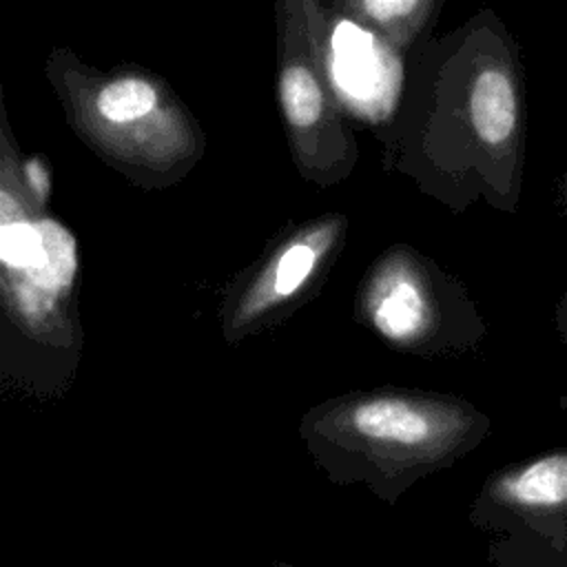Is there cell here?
I'll return each instance as SVG.
<instances>
[{
    "instance_id": "6da1fadb",
    "label": "cell",
    "mask_w": 567,
    "mask_h": 567,
    "mask_svg": "<svg viewBox=\"0 0 567 567\" xmlns=\"http://www.w3.org/2000/svg\"><path fill=\"white\" fill-rule=\"evenodd\" d=\"M348 425L361 441L443 458L478 443L489 423L467 403L385 396L357 403Z\"/></svg>"
},
{
    "instance_id": "7a4b0ae2",
    "label": "cell",
    "mask_w": 567,
    "mask_h": 567,
    "mask_svg": "<svg viewBox=\"0 0 567 567\" xmlns=\"http://www.w3.org/2000/svg\"><path fill=\"white\" fill-rule=\"evenodd\" d=\"M489 503L532 525H567V447L503 470L487 487Z\"/></svg>"
},
{
    "instance_id": "3957f363",
    "label": "cell",
    "mask_w": 567,
    "mask_h": 567,
    "mask_svg": "<svg viewBox=\"0 0 567 567\" xmlns=\"http://www.w3.org/2000/svg\"><path fill=\"white\" fill-rule=\"evenodd\" d=\"M323 246H328V237L323 233H317L310 239H297L290 246H286V250H281L272 261L268 275H264V279L257 281V288L250 297L252 310H259L272 303L275 299H286L292 292H297L315 270V264L323 252Z\"/></svg>"
},
{
    "instance_id": "277c9868",
    "label": "cell",
    "mask_w": 567,
    "mask_h": 567,
    "mask_svg": "<svg viewBox=\"0 0 567 567\" xmlns=\"http://www.w3.org/2000/svg\"><path fill=\"white\" fill-rule=\"evenodd\" d=\"M427 319H430V303L419 284L414 286L412 281H403V279L388 281L374 308V321L385 334L399 339V337L421 332Z\"/></svg>"
},
{
    "instance_id": "5b68a950",
    "label": "cell",
    "mask_w": 567,
    "mask_h": 567,
    "mask_svg": "<svg viewBox=\"0 0 567 567\" xmlns=\"http://www.w3.org/2000/svg\"><path fill=\"white\" fill-rule=\"evenodd\" d=\"M279 95H281L286 120L297 131H310L321 122L323 106H326L323 91L315 73L303 62L288 64L284 69L281 82H279Z\"/></svg>"
},
{
    "instance_id": "8992f818",
    "label": "cell",
    "mask_w": 567,
    "mask_h": 567,
    "mask_svg": "<svg viewBox=\"0 0 567 567\" xmlns=\"http://www.w3.org/2000/svg\"><path fill=\"white\" fill-rule=\"evenodd\" d=\"M35 226L40 233L42 257L29 277L44 290H64L75 275V241L58 221L42 219Z\"/></svg>"
},
{
    "instance_id": "52a82bcc",
    "label": "cell",
    "mask_w": 567,
    "mask_h": 567,
    "mask_svg": "<svg viewBox=\"0 0 567 567\" xmlns=\"http://www.w3.org/2000/svg\"><path fill=\"white\" fill-rule=\"evenodd\" d=\"M157 91L142 78H120L109 82L95 97L97 113L115 124L135 122L153 111Z\"/></svg>"
},
{
    "instance_id": "ba28073f",
    "label": "cell",
    "mask_w": 567,
    "mask_h": 567,
    "mask_svg": "<svg viewBox=\"0 0 567 567\" xmlns=\"http://www.w3.org/2000/svg\"><path fill=\"white\" fill-rule=\"evenodd\" d=\"M2 261L9 268H22L31 272L42 257L40 233L35 224L24 221L20 215L16 219L2 217V241H0Z\"/></svg>"
},
{
    "instance_id": "9c48e42d",
    "label": "cell",
    "mask_w": 567,
    "mask_h": 567,
    "mask_svg": "<svg viewBox=\"0 0 567 567\" xmlns=\"http://www.w3.org/2000/svg\"><path fill=\"white\" fill-rule=\"evenodd\" d=\"M554 202H556V208L560 210V217L565 221V228H567V166L560 168V173L554 177ZM556 330H558V339L565 348V354H567V286L563 290V295L558 297L556 301Z\"/></svg>"
},
{
    "instance_id": "30bf717a",
    "label": "cell",
    "mask_w": 567,
    "mask_h": 567,
    "mask_svg": "<svg viewBox=\"0 0 567 567\" xmlns=\"http://www.w3.org/2000/svg\"><path fill=\"white\" fill-rule=\"evenodd\" d=\"M357 9H361L365 16L379 20V22H396V20H405V16L414 13V11H425L427 4L423 2H403V0H372V2H363Z\"/></svg>"
},
{
    "instance_id": "8fae6325",
    "label": "cell",
    "mask_w": 567,
    "mask_h": 567,
    "mask_svg": "<svg viewBox=\"0 0 567 567\" xmlns=\"http://www.w3.org/2000/svg\"><path fill=\"white\" fill-rule=\"evenodd\" d=\"M27 179H29V186L31 190L38 195V199L42 202L47 197V190H49V177H47V171L42 168V164L38 159H31L27 164Z\"/></svg>"
}]
</instances>
